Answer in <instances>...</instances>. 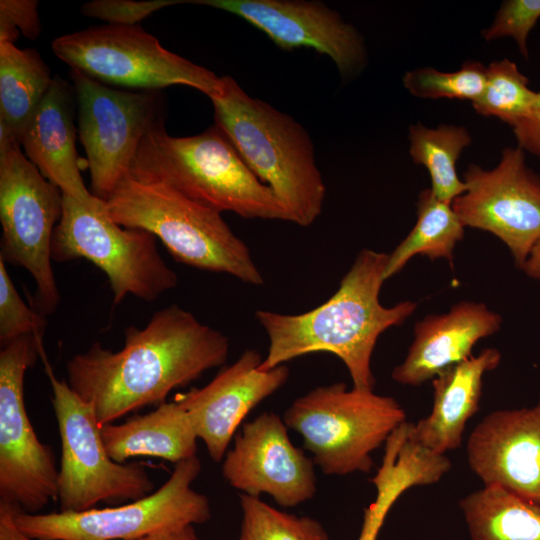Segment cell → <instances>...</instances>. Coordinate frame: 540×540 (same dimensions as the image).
<instances>
[{
	"instance_id": "6da1fadb",
	"label": "cell",
	"mask_w": 540,
	"mask_h": 540,
	"mask_svg": "<svg viewBox=\"0 0 540 540\" xmlns=\"http://www.w3.org/2000/svg\"><path fill=\"white\" fill-rule=\"evenodd\" d=\"M229 340L176 304L155 312L143 328L129 326L117 351L94 342L66 364L67 383L95 411L100 426L147 405L205 371L222 366Z\"/></svg>"
},
{
	"instance_id": "7a4b0ae2",
	"label": "cell",
	"mask_w": 540,
	"mask_h": 540,
	"mask_svg": "<svg viewBox=\"0 0 540 540\" xmlns=\"http://www.w3.org/2000/svg\"><path fill=\"white\" fill-rule=\"evenodd\" d=\"M388 256L362 249L336 292L307 312L290 315L257 310L255 318L269 339L259 369L267 371L306 354L327 352L344 363L354 388L373 390L371 358L379 336L402 325L417 308L410 300L392 307L380 303Z\"/></svg>"
},
{
	"instance_id": "3957f363",
	"label": "cell",
	"mask_w": 540,
	"mask_h": 540,
	"mask_svg": "<svg viewBox=\"0 0 540 540\" xmlns=\"http://www.w3.org/2000/svg\"><path fill=\"white\" fill-rule=\"evenodd\" d=\"M209 99L215 125L276 194L289 222L311 225L322 212L326 187L306 129L290 115L249 96L230 76H220Z\"/></svg>"
},
{
	"instance_id": "277c9868",
	"label": "cell",
	"mask_w": 540,
	"mask_h": 540,
	"mask_svg": "<svg viewBox=\"0 0 540 540\" xmlns=\"http://www.w3.org/2000/svg\"><path fill=\"white\" fill-rule=\"evenodd\" d=\"M129 174L162 182L219 213L289 221L276 194L215 124L194 136L174 137L164 120L156 123L142 139Z\"/></svg>"
},
{
	"instance_id": "5b68a950",
	"label": "cell",
	"mask_w": 540,
	"mask_h": 540,
	"mask_svg": "<svg viewBox=\"0 0 540 540\" xmlns=\"http://www.w3.org/2000/svg\"><path fill=\"white\" fill-rule=\"evenodd\" d=\"M104 202L115 223L150 232L178 262L229 274L246 284H264L248 246L221 213L172 187L128 174Z\"/></svg>"
},
{
	"instance_id": "8992f818",
	"label": "cell",
	"mask_w": 540,
	"mask_h": 540,
	"mask_svg": "<svg viewBox=\"0 0 540 540\" xmlns=\"http://www.w3.org/2000/svg\"><path fill=\"white\" fill-rule=\"evenodd\" d=\"M282 418L324 474L343 476L370 472L371 453L406 421V413L393 397L337 382L296 398Z\"/></svg>"
},
{
	"instance_id": "52a82bcc",
	"label": "cell",
	"mask_w": 540,
	"mask_h": 540,
	"mask_svg": "<svg viewBox=\"0 0 540 540\" xmlns=\"http://www.w3.org/2000/svg\"><path fill=\"white\" fill-rule=\"evenodd\" d=\"M156 239L148 231L115 223L105 202L95 196L80 202L63 195L62 214L52 237V260L84 258L95 264L109 280L114 304L129 294L152 302L178 282Z\"/></svg>"
},
{
	"instance_id": "ba28073f",
	"label": "cell",
	"mask_w": 540,
	"mask_h": 540,
	"mask_svg": "<svg viewBox=\"0 0 540 540\" xmlns=\"http://www.w3.org/2000/svg\"><path fill=\"white\" fill-rule=\"evenodd\" d=\"M62 209L60 189L24 155L0 121V258L30 273L36 284L37 311L44 316L60 303L51 246Z\"/></svg>"
},
{
	"instance_id": "9c48e42d",
	"label": "cell",
	"mask_w": 540,
	"mask_h": 540,
	"mask_svg": "<svg viewBox=\"0 0 540 540\" xmlns=\"http://www.w3.org/2000/svg\"><path fill=\"white\" fill-rule=\"evenodd\" d=\"M201 471L198 456L175 464L156 491L119 506L80 512L26 513L17 510L18 528L37 540H138L211 518L206 495L192 488Z\"/></svg>"
},
{
	"instance_id": "30bf717a",
	"label": "cell",
	"mask_w": 540,
	"mask_h": 540,
	"mask_svg": "<svg viewBox=\"0 0 540 540\" xmlns=\"http://www.w3.org/2000/svg\"><path fill=\"white\" fill-rule=\"evenodd\" d=\"M61 442L57 501L60 512H80L100 502L134 501L152 493L145 467L108 454L94 408L58 379L45 361Z\"/></svg>"
},
{
	"instance_id": "8fae6325",
	"label": "cell",
	"mask_w": 540,
	"mask_h": 540,
	"mask_svg": "<svg viewBox=\"0 0 540 540\" xmlns=\"http://www.w3.org/2000/svg\"><path fill=\"white\" fill-rule=\"evenodd\" d=\"M51 48L71 69L106 85L140 90L185 85L209 97L220 82V76L167 50L138 25L88 27L55 38Z\"/></svg>"
},
{
	"instance_id": "7c38bea8",
	"label": "cell",
	"mask_w": 540,
	"mask_h": 540,
	"mask_svg": "<svg viewBox=\"0 0 540 540\" xmlns=\"http://www.w3.org/2000/svg\"><path fill=\"white\" fill-rule=\"evenodd\" d=\"M43 343L24 335L0 351V502L26 513H40L57 501L55 455L42 443L31 424L24 402V377Z\"/></svg>"
},
{
	"instance_id": "4fadbf2b",
	"label": "cell",
	"mask_w": 540,
	"mask_h": 540,
	"mask_svg": "<svg viewBox=\"0 0 540 540\" xmlns=\"http://www.w3.org/2000/svg\"><path fill=\"white\" fill-rule=\"evenodd\" d=\"M70 76L91 193L105 201L129 174L144 136L164 120V96L160 90L116 89L75 69Z\"/></svg>"
},
{
	"instance_id": "5bb4252c",
	"label": "cell",
	"mask_w": 540,
	"mask_h": 540,
	"mask_svg": "<svg viewBox=\"0 0 540 540\" xmlns=\"http://www.w3.org/2000/svg\"><path fill=\"white\" fill-rule=\"evenodd\" d=\"M464 183L451 204L460 221L499 238L521 269L540 241V176L526 165L524 150L506 147L493 169L470 164Z\"/></svg>"
},
{
	"instance_id": "9a60e30c",
	"label": "cell",
	"mask_w": 540,
	"mask_h": 540,
	"mask_svg": "<svg viewBox=\"0 0 540 540\" xmlns=\"http://www.w3.org/2000/svg\"><path fill=\"white\" fill-rule=\"evenodd\" d=\"M314 465L291 442L283 418L263 412L242 425L221 470L224 479L242 494H267L282 507H295L317 491Z\"/></svg>"
},
{
	"instance_id": "2e32d148",
	"label": "cell",
	"mask_w": 540,
	"mask_h": 540,
	"mask_svg": "<svg viewBox=\"0 0 540 540\" xmlns=\"http://www.w3.org/2000/svg\"><path fill=\"white\" fill-rule=\"evenodd\" d=\"M243 18L284 50L307 47L327 55L342 77L360 71L366 62L362 36L341 15L320 1L187 0Z\"/></svg>"
},
{
	"instance_id": "e0dca14e",
	"label": "cell",
	"mask_w": 540,
	"mask_h": 540,
	"mask_svg": "<svg viewBox=\"0 0 540 540\" xmlns=\"http://www.w3.org/2000/svg\"><path fill=\"white\" fill-rule=\"evenodd\" d=\"M262 360L256 349H247L207 385L179 393L174 399L186 410L198 439L203 441L215 462L224 459L249 412L289 378L285 364L262 371L259 369Z\"/></svg>"
},
{
	"instance_id": "ac0fdd59",
	"label": "cell",
	"mask_w": 540,
	"mask_h": 540,
	"mask_svg": "<svg viewBox=\"0 0 540 540\" xmlns=\"http://www.w3.org/2000/svg\"><path fill=\"white\" fill-rule=\"evenodd\" d=\"M467 458L484 486L540 504V407L486 415L468 438Z\"/></svg>"
},
{
	"instance_id": "d6986e66",
	"label": "cell",
	"mask_w": 540,
	"mask_h": 540,
	"mask_svg": "<svg viewBox=\"0 0 540 540\" xmlns=\"http://www.w3.org/2000/svg\"><path fill=\"white\" fill-rule=\"evenodd\" d=\"M502 317L484 303L461 301L443 314L427 315L414 326V339L392 379L418 386L471 356L474 345L496 333Z\"/></svg>"
},
{
	"instance_id": "ffe728a7",
	"label": "cell",
	"mask_w": 540,
	"mask_h": 540,
	"mask_svg": "<svg viewBox=\"0 0 540 540\" xmlns=\"http://www.w3.org/2000/svg\"><path fill=\"white\" fill-rule=\"evenodd\" d=\"M77 113L72 84L59 75L27 123L19 143L26 157L63 195L88 202L94 196L81 176L76 149Z\"/></svg>"
},
{
	"instance_id": "44dd1931",
	"label": "cell",
	"mask_w": 540,
	"mask_h": 540,
	"mask_svg": "<svg viewBox=\"0 0 540 540\" xmlns=\"http://www.w3.org/2000/svg\"><path fill=\"white\" fill-rule=\"evenodd\" d=\"M500 361L499 350L485 348L433 378L432 411L411 423L410 439L437 454L459 448L468 420L479 410L483 376Z\"/></svg>"
},
{
	"instance_id": "7402d4cb",
	"label": "cell",
	"mask_w": 540,
	"mask_h": 540,
	"mask_svg": "<svg viewBox=\"0 0 540 540\" xmlns=\"http://www.w3.org/2000/svg\"><path fill=\"white\" fill-rule=\"evenodd\" d=\"M101 436L109 456L119 463L155 457L177 464L197 455V434L186 410L175 400L123 423L103 425Z\"/></svg>"
},
{
	"instance_id": "603a6c76",
	"label": "cell",
	"mask_w": 540,
	"mask_h": 540,
	"mask_svg": "<svg viewBox=\"0 0 540 540\" xmlns=\"http://www.w3.org/2000/svg\"><path fill=\"white\" fill-rule=\"evenodd\" d=\"M53 79L37 50L0 43V121L18 142Z\"/></svg>"
},
{
	"instance_id": "cb8c5ba5",
	"label": "cell",
	"mask_w": 540,
	"mask_h": 540,
	"mask_svg": "<svg viewBox=\"0 0 540 540\" xmlns=\"http://www.w3.org/2000/svg\"><path fill=\"white\" fill-rule=\"evenodd\" d=\"M459 506L471 540H540V504L484 486Z\"/></svg>"
},
{
	"instance_id": "d4e9b609",
	"label": "cell",
	"mask_w": 540,
	"mask_h": 540,
	"mask_svg": "<svg viewBox=\"0 0 540 540\" xmlns=\"http://www.w3.org/2000/svg\"><path fill=\"white\" fill-rule=\"evenodd\" d=\"M465 226L452 205L439 200L430 188L423 190L417 202V221L410 233L388 256L384 279L399 273L416 255L431 260H453V250L464 237Z\"/></svg>"
},
{
	"instance_id": "484cf974",
	"label": "cell",
	"mask_w": 540,
	"mask_h": 540,
	"mask_svg": "<svg viewBox=\"0 0 540 540\" xmlns=\"http://www.w3.org/2000/svg\"><path fill=\"white\" fill-rule=\"evenodd\" d=\"M409 140L410 155L414 163L427 169L433 194L439 200L452 204L466 190L456 166L462 151L472 141L468 130L448 124L427 128L417 123L409 128Z\"/></svg>"
},
{
	"instance_id": "4316f807",
	"label": "cell",
	"mask_w": 540,
	"mask_h": 540,
	"mask_svg": "<svg viewBox=\"0 0 540 540\" xmlns=\"http://www.w3.org/2000/svg\"><path fill=\"white\" fill-rule=\"evenodd\" d=\"M536 94L517 65L505 58L489 64L484 90L472 105L479 115L496 117L512 127L527 114Z\"/></svg>"
},
{
	"instance_id": "83f0119b",
	"label": "cell",
	"mask_w": 540,
	"mask_h": 540,
	"mask_svg": "<svg viewBox=\"0 0 540 540\" xmlns=\"http://www.w3.org/2000/svg\"><path fill=\"white\" fill-rule=\"evenodd\" d=\"M239 499L242 524L237 540H330L314 518L280 511L260 497L241 493Z\"/></svg>"
},
{
	"instance_id": "f1b7e54d",
	"label": "cell",
	"mask_w": 540,
	"mask_h": 540,
	"mask_svg": "<svg viewBox=\"0 0 540 540\" xmlns=\"http://www.w3.org/2000/svg\"><path fill=\"white\" fill-rule=\"evenodd\" d=\"M487 67L467 60L456 71L442 72L432 67L417 68L405 73L403 84L414 96L425 99H457L474 102L482 94Z\"/></svg>"
},
{
	"instance_id": "f546056e",
	"label": "cell",
	"mask_w": 540,
	"mask_h": 540,
	"mask_svg": "<svg viewBox=\"0 0 540 540\" xmlns=\"http://www.w3.org/2000/svg\"><path fill=\"white\" fill-rule=\"evenodd\" d=\"M46 316L30 308L20 297L5 262L0 258V342L1 346L24 335L43 343Z\"/></svg>"
},
{
	"instance_id": "4dcf8cb0",
	"label": "cell",
	"mask_w": 540,
	"mask_h": 540,
	"mask_svg": "<svg viewBox=\"0 0 540 540\" xmlns=\"http://www.w3.org/2000/svg\"><path fill=\"white\" fill-rule=\"evenodd\" d=\"M539 18L540 0H507L501 4L493 23L481 34L486 41L513 38L520 53L528 59V35Z\"/></svg>"
},
{
	"instance_id": "1f68e13d",
	"label": "cell",
	"mask_w": 540,
	"mask_h": 540,
	"mask_svg": "<svg viewBox=\"0 0 540 540\" xmlns=\"http://www.w3.org/2000/svg\"><path fill=\"white\" fill-rule=\"evenodd\" d=\"M187 0H92L81 7V13L110 25L133 26L162 8L185 4Z\"/></svg>"
},
{
	"instance_id": "d6a6232c",
	"label": "cell",
	"mask_w": 540,
	"mask_h": 540,
	"mask_svg": "<svg viewBox=\"0 0 540 540\" xmlns=\"http://www.w3.org/2000/svg\"><path fill=\"white\" fill-rule=\"evenodd\" d=\"M40 32L37 0L0 1V43L15 44L20 34L35 40Z\"/></svg>"
},
{
	"instance_id": "836d02e7",
	"label": "cell",
	"mask_w": 540,
	"mask_h": 540,
	"mask_svg": "<svg viewBox=\"0 0 540 540\" xmlns=\"http://www.w3.org/2000/svg\"><path fill=\"white\" fill-rule=\"evenodd\" d=\"M512 129L518 146L540 158V91L527 114Z\"/></svg>"
},
{
	"instance_id": "e575fe53",
	"label": "cell",
	"mask_w": 540,
	"mask_h": 540,
	"mask_svg": "<svg viewBox=\"0 0 540 540\" xmlns=\"http://www.w3.org/2000/svg\"><path fill=\"white\" fill-rule=\"evenodd\" d=\"M18 508L0 502V540H37L22 532L16 522Z\"/></svg>"
},
{
	"instance_id": "d590c367",
	"label": "cell",
	"mask_w": 540,
	"mask_h": 540,
	"mask_svg": "<svg viewBox=\"0 0 540 540\" xmlns=\"http://www.w3.org/2000/svg\"><path fill=\"white\" fill-rule=\"evenodd\" d=\"M138 540H201L194 529V525H187L176 529L165 530L151 534Z\"/></svg>"
},
{
	"instance_id": "8d00e7d4",
	"label": "cell",
	"mask_w": 540,
	"mask_h": 540,
	"mask_svg": "<svg viewBox=\"0 0 540 540\" xmlns=\"http://www.w3.org/2000/svg\"><path fill=\"white\" fill-rule=\"evenodd\" d=\"M521 270L533 279L540 280V241H538L531 250Z\"/></svg>"
},
{
	"instance_id": "74e56055",
	"label": "cell",
	"mask_w": 540,
	"mask_h": 540,
	"mask_svg": "<svg viewBox=\"0 0 540 540\" xmlns=\"http://www.w3.org/2000/svg\"><path fill=\"white\" fill-rule=\"evenodd\" d=\"M537 406L540 407V399H539V402L537 403Z\"/></svg>"
}]
</instances>
